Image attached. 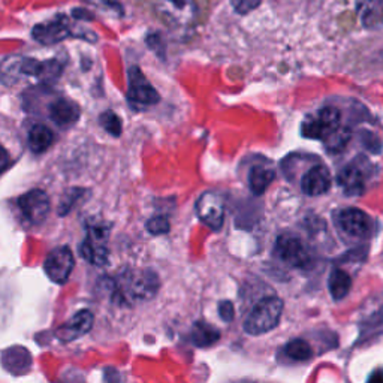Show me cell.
Instances as JSON below:
<instances>
[{
  "label": "cell",
  "instance_id": "21",
  "mask_svg": "<svg viewBox=\"0 0 383 383\" xmlns=\"http://www.w3.org/2000/svg\"><path fill=\"white\" fill-rule=\"evenodd\" d=\"M54 141V134L45 124H36L29 132V147L36 155L44 153Z\"/></svg>",
  "mask_w": 383,
  "mask_h": 383
},
{
  "label": "cell",
  "instance_id": "16",
  "mask_svg": "<svg viewBox=\"0 0 383 383\" xmlns=\"http://www.w3.org/2000/svg\"><path fill=\"white\" fill-rule=\"evenodd\" d=\"M356 12L365 29L383 28V0H356Z\"/></svg>",
  "mask_w": 383,
  "mask_h": 383
},
{
  "label": "cell",
  "instance_id": "3",
  "mask_svg": "<svg viewBox=\"0 0 383 383\" xmlns=\"http://www.w3.org/2000/svg\"><path fill=\"white\" fill-rule=\"evenodd\" d=\"M274 252L280 261L293 268H305L312 264L309 247L300 237L293 234L280 235L276 241Z\"/></svg>",
  "mask_w": 383,
  "mask_h": 383
},
{
  "label": "cell",
  "instance_id": "26",
  "mask_svg": "<svg viewBox=\"0 0 383 383\" xmlns=\"http://www.w3.org/2000/svg\"><path fill=\"white\" fill-rule=\"evenodd\" d=\"M83 190L81 189H73V190H69L68 194L63 196L61 202H60V207H59V214L61 217H65L71 210L72 207L75 206V202L78 201L80 196H83Z\"/></svg>",
  "mask_w": 383,
  "mask_h": 383
},
{
  "label": "cell",
  "instance_id": "13",
  "mask_svg": "<svg viewBox=\"0 0 383 383\" xmlns=\"http://www.w3.org/2000/svg\"><path fill=\"white\" fill-rule=\"evenodd\" d=\"M32 35L40 44L53 45L63 41L65 37L71 36L72 32H71L68 20L63 17H57L51 21H45L42 24L35 25Z\"/></svg>",
  "mask_w": 383,
  "mask_h": 383
},
{
  "label": "cell",
  "instance_id": "24",
  "mask_svg": "<svg viewBox=\"0 0 383 383\" xmlns=\"http://www.w3.org/2000/svg\"><path fill=\"white\" fill-rule=\"evenodd\" d=\"M349 139H350V132L349 129H344V127H340V129L331 135L325 143L326 148L329 151H333V153H337V151H341L344 147H346V144L349 143Z\"/></svg>",
  "mask_w": 383,
  "mask_h": 383
},
{
  "label": "cell",
  "instance_id": "12",
  "mask_svg": "<svg viewBox=\"0 0 383 383\" xmlns=\"http://www.w3.org/2000/svg\"><path fill=\"white\" fill-rule=\"evenodd\" d=\"M360 162L361 159L350 162L337 175V183L343 189L344 195L360 196L364 194L367 172L364 171V167L360 165Z\"/></svg>",
  "mask_w": 383,
  "mask_h": 383
},
{
  "label": "cell",
  "instance_id": "18",
  "mask_svg": "<svg viewBox=\"0 0 383 383\" xmlns=\"http://www.w3.org/2000/svg\"><path fill=\"white\" fill-rule=\"evenodd\" d=\"M220 338V331L206 321H198L190 329V341L198 348H210Z\"/></svg>",
  "mask_w": 383,
  "mask_h": 383
},
{
  "label": "cell",
  "instance_id": "28",
  "mask_svg": "<svg viewBox=\"0 0 383 383\" xmlns=\"http://www.w3.org/2000/svg\"><path fill=\"white\" fill-rule=\"evenodd\" d=\"M361 141H363L364 147H367V150H370L372 153H379L380 151L379 139L372 132H363L361 134Z\"/></svg>",
  "mask_w": 383,
  "mask_h": 383
},
{
  "label": "cell",
  "instance_id": "5",
  "mask_svg": "<svg viewBox=\"0 0 383 383\" xmlns=\"http://www.w3.org/2000/svg\"><path fill=\"white\" fill-rule=\"evenodd\" d=\"M155 11L160 18L174 25L190 24L199 12L195 0H156Z\"/></svg>",
  "mask_w": 383,
  "mask_h": 383
},
{
  "label": "cell",
  "instance_id": "11",
  "mask_svg": "<svg viewBox=\"0 0 383 383\" xmlns=\"http://www.w3.org/2000/svg\"><path fill=\"white\" fill-rule=\"evenodd\" d=\"M337 225L349 237L364 238L372 229V219L360 208H344L337 214Z\"/></svg>",
  "mask_w": 383,
  "mask_h": 383
},
{
  "label": "cell",
  "instance_id": "8",
  "mask_svg": "<svg viewBox=\"0 0 383 383\" xmlns=\"http://www.w3.org/2000/svg\"><path fill=\"white\" fill-rule=\"evenodd\" d=\"M45 273L51 282L63 285L68 282V278L73 270V254L68 246H60L51 250L44 264Z\"/></svg>",
  "mask_w": 383,
  "mask_h": 383
},
{
  "label": "cell",
  "instance_id": "1",
  "mask_svg": "<svg viewBox=\"0 0 383 383\" xmlns=\"http://www.w3.org/2000/svg\"><path fill=\"white\" fill-rule=\"evenodd\" d=\"M160 282L158 274L150 268L129 270L117 280L116 293L127 301H148L156 297Z\"/></svg>",
  "mask_w": 383,
  "mask_h": 383
},
{
  "label": "cell",
  "instance_id": "2",
  "mask_svg": "<svg viewBox=\"0 0 383 383\" xmlns=\"http://www.w3.org/2000/svg\"><path fill=\"white\" fill-rule=\"evenodd\" d=\"M283 301L278 297H268L259 301L244 321V331L249 336H262L274 329L282 317Z\"/></svg>",
  "mask_w": 383,
  "mask_h": 383
},
{
  "label": "cell",
  "instance_id": "14",
  "mask_svg": "<svg viewBox=\"0 0 383 383\" xmlns=\"http://www.w3.org/2000/svg\"><path fill=\"white\" fill-rule=\"evenodd\" d=\"M93 321H95V317L90 312L81 310V312L76 313L72 319H69L65 325H61L56 331V336L63 343L73 341L76 338L86 336L88 331L92 329Z\"/></svg>",
  "mask_w": 383,
  "mask_h": 383
},
{
  "label": "cell",
  "instance_id": "29",
  "mask_svg": "<svg viewBox=\"0 0 383 383\" xmlns=\"http://www.w3.org/2000/svg\"><path fill=\"white\" fill-rule=\"evenodd\" d=\"M219 314L222 317V321L225 322H232V319L235 316L234 305L231 301H222L219 304Z\"/></svg>",
  "mask_w": 383,
  "mask_h": 383
},
{
  "label": "cell",
  "instance_id": "19",
  "mask_svg": "<svg viewBox=\"0 0 383 383\" xmlns=\"http://www.w3.org/2000/svg\"><path fill=\"white\" fill-rule=\"evenodd\" d=\"M274 178H276L274 170L264 167V165H257V167H253L249 174V186H250V190L253 192V195H257V196L264 195V192L274 182Z\"/></svg>",
  "mask_w": 383,
  "mask_h": 383
},
{
  "label": "cell",
  "instance_id": "20",
  "mask_svg": "<svg viewBox=\"0 0 383 383\" xmlns=\"http://www.w3.org/2000/svg\"><path fill=\"white\" fill-rule=\"evenodd\" d=\"M350 286H352V278L346 271L340 270V268H334V270L331 271L329 278H328V288L333 300L336 301L343 300L349 293Z\"/></svg>",
  "mask_w": 383,
  "mask_h": 383
},
{
  "label": "cell",
  "instance_id": "4",
  "mask_svg": "<svg viewBox=\"0 0 383 383\" xmlns=\"http://www.w3.org/2000/svg\"><path fill=\"white\" fill-rule=\"evenodd\" d=\"M341 127V114L334 107H325L314 117L302 123V135L313 139H326Z\"/></svg>",
  "mask_w": 383,
  "mask_h": 383
},
{
  "label": "cell",
  "instance_id": "17",
  "mask_svg": "<svg viewBox=\"0 0 383 383\" xmlns=\"http://www.w3.org/2000/svg\"><path fill=\"white\" fill-rule=\"evenodd\" d=\"M49 119L57 126H69L80 119V108L75 102L68 99H57L49 105Z\"/></svg>",
  "mask_w": 383,
  "mask_h": 383
},
{
  "label": "cell",
  "instance_id": "22",
  "mask_svg": "<svg viewBox=\"0 0 383 383\" xmlns=\"http://www.w3.org/2000/svg\"><path fill=\"white\" fill-rule=\"evenodd\" d=\"M285 353L293 361H307L312 358L310 344L302 338H293L285 346Z\"/></svg>",
  "mask_w": 383,
  "mask_h": 383
},
{
  "label": "cell",
  "instance_id": "27",
  "mask_svg": "<svg viewBox=\"0 0 383 383\" xmlns=\"http://www.w3.org/2000/svg\"><path fill=\"white\" fill-rule=\"evenodd\" d=\"M262 0H231V5L237 14H249V12L257 9Z\"/></svg>",
  "mask_w": 383,
  "mask_h": 383
},
{
  "label": "cell",
  "instance_id": "23",
  "mask_svg": "<svg viewBox=\"0 0 383 383\" xmlns=\"http://www.w3.org/2000/svg\"><path fill=\"white\" fill-rule=\"evenodd\" d=\"M99 123H100V126L104 127V129H105L108 134H111L112 136H120V135H122L123 126H122L120 117L117 116L116 112H112V111L102 112V114H100V117H99Z\"/></svg>",
  "mask_w": 383,
  "mask_h": 383
},
{
  "label": "cell",
  "instance_id": "10",
  "mask_svg": "<svg viewBox=\"0 0 383 383\" xmlns=\"http://www.w3.org/2000/svg\"><path fill=\"white\" fill-rule=\"evenodd\" d=\"M18 207L29 222L40 225L45 222L49 214V198L44 190L33 189L20 196Z\"/></svg>",
  "mask_w": 383,
  "mask_h": 383
},
{
  "label": "cell",
  "instance_id": "7",
  "mask_svg": "<svg viewBox=\"0 0 383 383\" xmlns=\"http://www.w3.org/2000/svg\"><path fill=\"white\" fill-rule=\"evenodd\" d=\"M199 220L206 223L213 231H220L225 220V201L217 192L202 194L195 206Z\"/></svg>",
  "mask_w": 383,
  "mask_h": 383
},
{
  "label": "cell",
  "instance_id": "6",
  "mask_svg": "<svg viewBox=\"0 0 383 383\" xmlns=\"http://www.w3.org/2000/svg\"><path fill=\"white\" fill-rule=\"evenodd\" d=\"M110 226L108 225H96L88 229L87 238L80 244V254L93 265H105L110 259V250L104 244L108 238Z\"/></svg>",
  "mask_w": 383,
  "mask_h": 383
},
{
  "label": "cell",
  "instance_id": "15",
  "mask_svg": "<svg viewBox=\"0 0 383 383\" xmlns=\"http://www.w3.org/2000/svg\"><path fill=\"white\" fill-rule=\"evenodd\" d=\"M331 187V175L329 171L322 167V165H317L313 167L302 175L301 180V190L307 196H319L324 195Z\"/></svg>",
  "mask_w": 383,
  "mask_h": 383
},
{
  "label": "cell",
  "instance_id": "9",
  "mask_svg": "<svg viewBox=\"0 0 383 383\" xmlns=\"http://www.w3.org/2000/svg\"><path fill=\"white\" fill-rule=\"evenodd\" d=\"M127 99H129L135 105H156L160 100L159 93L156 88L153 87L143 72L139 71L138 66H132L129 69V88H127Z\"/></svg>",
  "mask_w": 383,
  "mask_h": 383
},
{
  "label": "cell",
  "instance_id": "25",
  "mask_svg": "<svg viewBox=\"0 0 383 383\" xmlns=\"http://www.w3.org/2000/svg\"><path fill=\"white\" fill-rule=\"evenodd\" d=\"M148 232L153 235H162L170 232V220L163 216H155L147 222Z\"/></svg>",
  "mask_w": 383,
  "mask_h": 383
}]
</instances>
